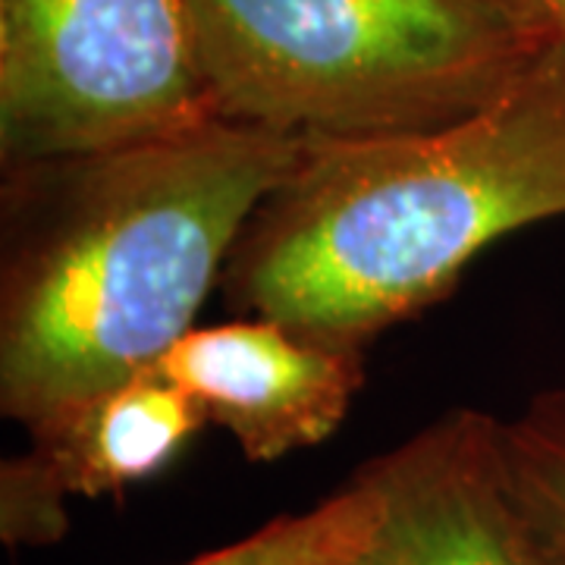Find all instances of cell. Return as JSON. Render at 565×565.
Masks as SVG:
<instances>
[{
	"instance_id": "cell-1",
	"label": "cell",
	"mask_w": 565,
	"mask_h": 565,
	"mask_svg": "<svg viewBox=\"0 0 565 565\" xmlns=\"http://www.w3.org/2000/svg\"><path fill=\"white\" fill-rule=\"evenodd\" d=\"M305 141L211 117L120 148L7 163L0 408L25 430L158 367Z\"/></svg>"
},
{
	"instance_id": "cell-2",
	"label": "cell",
	"mask_w": 565,
	"mask_h": 565,
	"mask_svg": "<svg viewBox=\"0 0 565 565\" xmlns=\"http://www.w3.org/2000/svg\"><path fill=\"white\" fill-rule=\"evenodd\" d=\"M565 217V39L459 120L308 145L223 270L239 318L367 349L456 289L487 245Z\"/></svg>"
},
{
	"instance_id": "cell-3",
	"label": "cell",
	"mask_w": 565,
	"mask_h": 565,
	"mask_svg": "<svg viewBox=\"0 0 565 565\" xmlns=\"http://www.w3.org/2000/svg\"><path fill=\"white\" fill-rule=\"evenodd\" d=\"M217 117L286 139L434 129L500 98L550 35L497 0H189Z\"/></svg>"
},
{
	"instance_id": "cell-4",
	"label": "cell",
	"mask_w": 565,
	"mask_h": 565,
	"mask_svg": "<svg viewBox=\"0 0 565 565\" xmlns=\"http://www.w3.org/2000/svg\"><path fill=\"white\" fill-rule=\"evenodd\" d=\"M217 117L189 0H0V161L120 148Z\"/></svg>"
},
{
	"instance_id": "cell-5",
	"label": "cell",
	"mask_w": 565,
	"mask_h": 565,
	"mask_svg": "<svg viewBox=\"0 0 565 565\" xmlns=\"http://www.w3.org/2000/svg\"><path fill=\"white\" fill-rule=\"evenodd\" d=\"M381 522L352 565H565L519 503L503 422L456 408L364 462Z\"/></svg>"
},
{
	"instance_id": "cell-6",
	"label": "cell",
	"mask_w": 565,
	"mask_h": 565,
	"mask_svg": "<svg viewBox=\"0 0 565 565\" xmlns=\"http://www.w3.org/2000/svg\"><path fill=\"white\" fill-rule=\"evenodd\" d=\"M158 367L207 424L230 430L248 462L323 444L364 386V349L274 318L192 327Z\"/></svg>"
},
{
	"instance_id": "cell-7",
	"label": "cell",
	"mask_w": 565,
	"mask_h": 565,
	"mask_svg": "<svg viewBox=\"0 0 565 565\" xmlns=\"http://www.w3.org/2000/svg\"><path fill=\"white\" fill-rule=\"evenodd\" d=\"M204 424L199 403L148 367L32 427L22 456L66 500H98L161 475Z\"/></svg>"
},
{
	"instance_id": "cell-8",
	"label": "cell",
	"mask_w": 565,
	"mask_h": 565,
	"mask_svg": "<svg viewBox=\"0 0 565 565\" xmlns=\"http://www.w3.org/2000/svg\"><path fill=\"white\" fill-rule=\"evenodd\" d=\"M381 522V500L362 478L330 493L308 512L280 515L243 541L182 565H352Z\"/></svg>"
},
{
	"instance_id": "cell-9",
	"label": "cell",
	"mask_w": 565,
	"mask_h": 565,
	"mask_svg": "<svg viewBox=\"0 0 565 565\" xmlns=\"http://www.w3.org/2000/svg\"><path fill=\"white\" fill-rule=\"evenodd\" d=\"M503 456L527 519L565 556V390L537 393L503 422Z\"/></svg>"
},
{
	"instance_id": "cell-10",
	"label": "cell",
	"mask_w": 565,
	"mask_h": 565,
	"mask_svg": "<svg viewBox=\"0 0 565 565\" xmlns=\"http://www.w3.org/2000/svg\"><path fill=\"white\" fill-rule=\"evenodd\" d=\"M66 534V497L25 456L0 468V537L7 546H47Z\"/></svg>"
},
{
	"instance_id": "cell-11",
	"label": "cell",
	"mask_w": 565,
	"mask_h": 565,
	"mask_svg": "<svg viewBox=\"0 0 565 565\" xmlns=\"http://www.w3.org/2000/svg\"><path fill=\"white\" fill-rule=\"evenodd\" d=\"M515 20L544 32L550 39H565V0H497Z\"/></svg>"
}]
</instances>
